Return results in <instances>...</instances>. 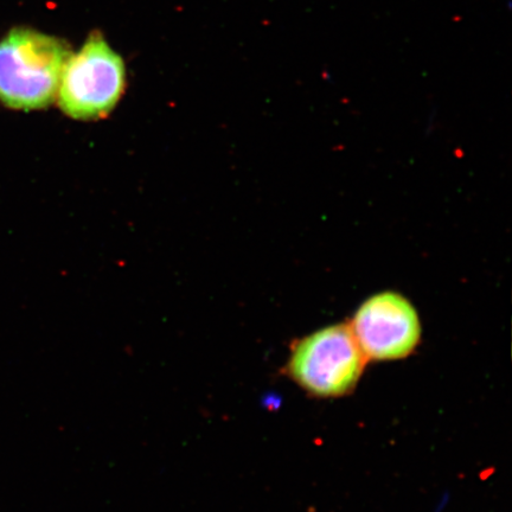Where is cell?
Masks as SVG:
<instances>
[{"instance_id":"1","label":"cell","mask_w":512,"mask_h":512,"mask_svg":"<svg viewBox=\"0 0 512 512\" xmlns=\"http://www.w3.org/2000/svg\"><path fill=\"white\" fill-rule=\"evenodd\" d=\"M72 50L67 42L29 28H15L0 41V104L37 111L54 104Z\"/></svg>"},{"instance_id":"2","label":"cell","mask_w":512,"mask_h":512,"mask_svg":"<svg viewBox=\"0 0 512 512\" xmlns=\"http://www.w3.org/2000/svg\"><path fill=\"white\" fill-rule=\"evenodd\" d=\"M125 63L104 36L93 32L78 53L64 64L56 100L67 117L91 121L105 118L123 96Z\"/></svg>"},{"instance_id":"3","label":"cell","mask_w":512,"mask_h":512,"mask_svg":"<svg viewBox=\"0 0 512 512\" xmlns=\"http://www.w3.org/2000/svg\"><path fill=\"white\" fill-rule=\"evenodd\" d=\"M366 361L350 326L334 325L298 343L287 369L307 392L337 398L356 386Z\"/></svg>"},{"instance_id":"4","label":"cell","mask_w":512,"mask_h":512,"mask_svg":"<svg viewBox=\"0 0 512 512\" xmlns=\"http://www.w3.org/2000/svg\"><path fill=\"white\" fill-rule=\"evenodd\" d=\"M367 360L405 358L420 341L418 313L406 298L387 292L371 297L350 326Z\"/></svg>"}]
</instances>
